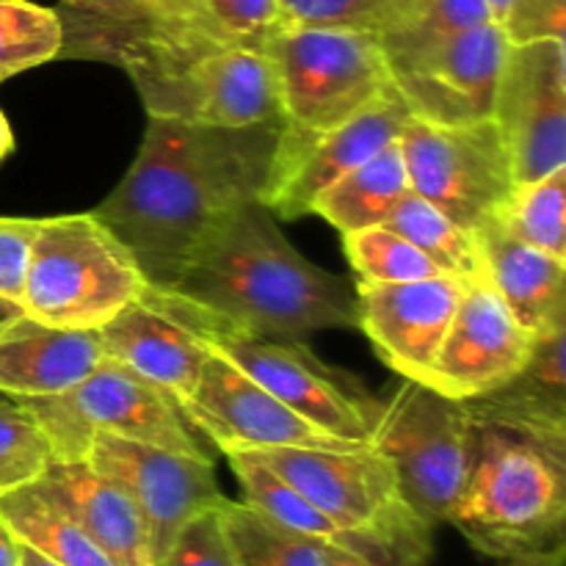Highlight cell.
I'll return each instance as SVG.
<instances>
[{
	"label": "cell",
	"instance_id": "obj_1",
	"mask_svg": "<svg viewBox=\"0 0 566 566\" xmlns=\"http://www.w3.org/2000/svg\"><path fill=\"white\" fill-rule=\"evenodd\" d=\"M276 130L147 116L136 160L92 210L136 254L153 285L230 213L263 199Z\"/></svg>",
	"mask_w": 566,
	"mask_h": 566
},
{
	"label": "cell",
	"instance_id": "obj_2",
	"mask_svg": "<svg viewBox=\"0 0 566 566\" xmlns=\"http://www.w3.org/2000/svg\"><path fill=\"white\" fill-rule=\"evenodd\" d=\"M158 287L213 315L224 335L302 343L357 326V293L296 252L260 202L221 219Z\"/></svg>",
	"mask_w": 566,
	"mask_h": 566
},
{
	"label": "cell",
	"instance_id": "obj_3",
	"mask_svg": "<svg viewBox=\"0 0 566 566\" xmlns=\"http://www.w3.org/2000/svg\"><path fill=\"white\" fill-rule=\"evenodd\" d=\"M66 39L61 55L122 66L142 94L147 116L230 130L282 125L280 86L265 50L227 42H147L105 31Z\"/></svg>",
	"mask_w": 566,
	"mask_h": 566
},
{
	"label": "cell",
	"instance_id": "obj_4",
	"mask_svg": "<svg viewBox=\"0 0 566 566\" xmlns=\"http://www.w3.org/2000/svg\"><path fill=\"white\" fill-rule=\"evenodd\" d=\"M468 473L448 525L481 556L551 551L566 531V440L470 415Z\"/></svg>",
	"mask_w": 566,
	"mask_h": 566
},
{
	"label": "cell",
	"instance_id": "obj_5",
	"mask_svg": "<svg viewBox=\"0 0 566 566\" xmlns=\"http://www.w3.org/2000/svg\"><path fill=\"white\" fill-rule=\"evenodd\" d=\"M296 486L318 512L387 562L429 566L434 528L403 501L390 459L357 448H269L249 451Z\"/></svg>",
	"mask_w": 566,
	"mask_h": 566
},
{
	"label": "cell",
	"instance_id": "obj_6",
	"mask_svg": "<svg viewBox=\"0 0 566 566\" xmlns=\"http://www.w3.org/2000/svg\"><path fill=\"white\" fill-rule=\"evenodd\" d=\"M147 287L136 254L92 210L36 221L20 298L25 315L97 332Z\"/></svg>",
	"mask_w": 566,
	"mask_h": 566
},
{
	"label": "cell",
	"instance_id": "obj_7",
	"mask_svg": "<svg viewBox=\"0 0 566 566\" xmlns=\"http://www.w3.org/2000/svg\"><path fill=\"white\" fill-rule=\"evenodd\" d=\"M263 50L276 72L282 130H332L392 88L370 28L282 22Z\"/></svg>",
	"mask_w": 566,
	"mask_h": 566
},
{
	"label": "cell",
	"instance_id": "obj_8",
	"mask_svg": "<svg viewBox=\"0 0 566 566\" xmlns=\"http://www.w3.org/2000/svg\"><path fill=\"white\" fill-rule=\"evenodd\" d=\"M53 446L55 462L86 459L94 437L147 442L186 453H208L171 396L105 357L86 379L61 396L20 401Z\"/></svg>",
	"mask_w": 566,
	"mask_h": 566
},
{
	"label": "cell",
	"instance_id": "obj_9",
	"mask_svg": "<svg viewBox=\"0 0 566 566\" xmlns=\"http://www.w3.org/2000/svg\"><path fill=\"white\" fill-rule=\"evenodd\" d=\"M470 412L420 381L379 407L370 446L390 459L403 501L429 528L448 525L468 473Z\"/></svg>",
	"mask_w": 566,
	"mask_h": 566
},
{
	"label": "cell",
	"instance_id": "obj_10",
	"mask_svg": "<svg viewBox=\"0 0 566 566\" xmlns=\"http://www.w3.org/2000/svg\"><path fill=\"white\" fill-rule=\"evenodd\" d=\"M412 193L475 232L514 188L512 160L492 119L440 125L409 116L398 136Z\"/></svg>",
	"mask_w": 566,
	"mask_h": 566
},
{
	"label": "cell",
	"instance_id": "obj_11",
	"mask_svg": "<svg viewBox=\"0 0 566 566\" xmlns=\"http://www.w3.org/2000/svg\"><path fill=\"white\" fill-rule=\"evenodd\" d=\"M492 122L509 149L514 186L539 180L566 166L564 39L509 42Z\"/></svg>",
	"mask_w": 566,
	"mask_h": 566
},
{
	"label": "cell",
	"instance_id": "obj_12",
	"mask_svg": "<svg viewBox=\"0 0 566 566\" xmlns=\"http://www.w3.org/2000/svg\"><path fill=\"white\" fill-rule=\"evenodd\" d=\"M97 335L105 357L164 390L180 407L210 357L208 335H224V326L188 298L149 282L147 291Z\"/></svg>",
	"mask_w": 566,
	"mask_h": 566
},
{
	"label": "cell",
	"instance_id": "obj_13",
	"mask_svg": "<svg viewBox=\"0 0 566 566\" xmlns=\"http://www.w3.org/2000/svg\"><path fill=\"white\" fill-rule=\"evenodd\" d=\"M208 340L298 418L343 442L368 446L381 401L326 368L302 343L249 335H208Z\"/></svg>",
	"mask_w": 566,
	"mask_h": 566
},
{
	"label": "cell",
	"instance_id": "obj_14",
	"mask_svg": "<svg viewBox=\"0 0 566 566\" xmlns=\"http://www.w3.org/2000/svg\"><path fill=\"white\" fill-rule=\"evenodd\" d=\"M407 119V105L396 88H390L376 103L332 130L291 133L280 127L269 186L260 205L285 221L310 216L313 202L332 182L398 142Z\"/></svg>",
	"mask_w": 566,
	"mask_h": 566
},
{
	"label": "cell",
	"instance_id": "obj_15",
	"mask_svg": "<svg viewBox=\"0 0 566 566\" xmlns=\"http://www.w3.org/2000/svg\"><path fill=\"white\" fill-rule=\"evenodd\" d=\"M506 50V31L497 22H484L387 61L390 83L409 116L418 119L440 125L492 119Z\"/></svg>",
	"mask_w": 566,
	"mask_h": 566
},
{
	"label": "cell",
	"instance_id": "obj_16",
	"mask_svg": "<svg viewBox=\"0 0 566 566\" xmlns=\"http://www.w3.org/2000/svg\"><path fill=\"white\" fill-rule=\"evenodd\" d=\"M86 462L136 503L153 539L155 566L193 514L224 501L216 481V464L208 453L171 451L119 437H94Z\"/></svg>",
	"mask_w": 566,
	"mask_h": 566
},
{
	"label": "cell",
	"instance_id": "obj_17",
	"mask_svg": "<svg viewBox=\"0 0 566 566\" xmlns=\"http://www.w3.org/2000/svg\"><path fill=\"white\" fill-rule=\"evenodd\" d=\"M180 412L188 426L208 437L221 453L269 448H357L298 418L213 346L197 387L188 401L180 403Z\"/></svg>",
	"mask_w": 566,
	"mask_h": 566
},
{
	"label": "cell",
	"instance_id": "obj_18",
	"mask_svg": "<svg viewBox=\"0 0 566 566\" xmlns=\"http://www.w3.org/2000/svg\"><path fill=\"white\" fill-rule=\"evenodd\" d=\"M534 335L517 324L481 271L464 280L451 326L426 385L453 401H473L506 385L528 363Z\"/></svg>",
	"mask_w": 566,
	"mask_h": 566
},
{
	"label": "cell",
	"instance_id": "obj_19",
	"mask_svg": "<svg viewBox=\"0 0 566 566\" xmlns=\"http://www.w3.org/2000/svg\"><path fill=\"white\" fill-rule=\"evenodd\" d=\"M462 287L464 280L448 274L392 285L357 282V329L374 343L387 368L401 379L426 385Z\"/></svg>",
	"mask_w": 566,
	"mask_h": 566
},
{
	"label": "cell",
	"instance_id": "obj_20",
	"mask_svg": "<svg viewBox=\"0 0 566 566\" xmlns=\"http://www.w3.org/2000/svg\"><path fill=\"white\" fill-rule=\"evenodd\" d=\"M105 359L94 329H64L22 315L0 332V396H61Z\"/></svg>",
	"mask_w": 566,
	"mask_h": 566
},
{
	"label": "cell",
	"instance_id": "obj_21",
	"mask_svg": "<svg viewBox=\"0 0 566 566\" xmlns=\"http://www.w3.org/2000/svg\"><path fill=\"white\" fill-rule=\"evenodd\" d=\"M36 484L116 566H155L153 539L136 503L86 459L53 462Z\"/></svg>",
	"mask_w": 566,
	"mask_h": 566
},
{
	"label": "cell",
	"instance_id": "obj_22",
	"mask_svg": "<svg viewBox=\"0 0 566 566\" xmlns=\"http://www.w3.org/2000/svg\"><path fill=\"white\" fill-rule=\"evenodd\" d=\"M484 274L528 335L566 326V260L509 235L495 219L475 230Z\"/></svg>",
	"mask_w": 566,
	"mask_h": 566
},
{
	"label": "cell",
	"instance_id": "obj_23",
	"mask_svg": "<svg viewBox=\"0 0 566 566\" xmlns=\"http://www.w3.org/2000/svg\"><path fill=\"white\" fill-rule=\"evenodd\" d=\"M566 326L534 337L528 363L514 379L486 396L464 401L473 418L517 426L566 440Z\"/></svg>",
	"mask_w": 566,
	"mask_h": 566
},
{
	"label": "cell",
	"instance_id": "obj_24",
	"mask_svg": "<svg viewBox=\"0 0 566 566\" xmlns=\"http://www.w3.org/2000/svg\"><path fill=\"white\" fill-rule=\"evenodd\" d=\"M412 193L398 142L376 153L357 169L332 182L313 202L310 216H318L340 235L381 227L392 210Z\"/></svg>",
	"mask_w": 566,
	"mask_h": 566
},
{
	"label": "cell",
	"instance_id": "obj_25",
	"mask_svg": "<svg viewBox=\"0 0 566 566\" xmlns=\"http://www.w3.org/2000/svg\"><path fill=\"white\" fill-rule=\"evenodd\" d=\"M224 457L227 462H230L232 475H235L238 484H241L243 503L258 509L260 514L274 520L276 525H285V528L304 536H313V539L329 542V545L343 547V551L359 553V556L381 558L376 556V553H370L365 545H359V542L354 539V536H348L346 531L337 528L324 512H318L296 486H291L280 473H274L263 459H258L249 451H230L224 453Z\"/></svg>",
	"mask_w": 566,
	"mask_h": 566
},
{
	"label": "cell",
	"instance_id": "obj_26",
	"mask_svg": "<svg viewBox=\"0 0 566 566\" xmlns=\"http://www.w3.org/2000/svg\"><path fill=\"white\" fill-rule=\"evenodd\" d=\"M0 514L22 545L61 566H116L92 536L33 481L0 497Z\"/></svg>",
	"mask_w": 566,
	"mask_h": 566
},
{
	"label": "cell",
	"instance_id": "obj_27",
	"mask_svg": "<svg viewBox=\"0 0 566 566\" xmlns=\"http://www.w3.org/2000/svg\"><path fill=\"white\" fill-rule=\"evenodd\" d=\"M219 517L235 566H332L343 553V547L276 525L243 501L224 497Z\"/></svg>",
	"mask_w": 566,
	"mask_h": 566
},
{
	"label": "cell",
	"instance_id": "obj_28",
	"mask_svg": "<svg viewBox=\"0 0 566 566\" xmlns=\"http://www.w3.org/2000/svg\"><path fill=\"white\" fill-rule=\"evenodd\" d=\"M484 22H492L486 0H387L374 33L392 61Z\"/></svg>",
	"mask_w": 566,
	"mask_h": 566
},
{
	"label": "cell",
	"instance_id": "obj_29",
	"mask_svg": "<svg viewBox=\"0 0 566 566\" xmlns=\"http://www.w3.org/2000/svg\"><path fill=\"white\" fill-rule=\"evenodd\" d=\"M385 227H390L392 232L407 238L412 247H418L442 274L459 276V280H473L475 274L484 271L475 232L459 227L457 221L448 219L440 208L426 202L418 193H409L392 210Z\"/></svg>",
	"mask_w": 566,
	"mask_h": 566
},
{
	"label": "cell",
	"instance_id": "obj_30",
	"mask_svg": "<svg viewBox=\"0 0 566 566\" xmlns=\"http://www.w3.org/2000/svg\"><path fill=\"white\" fill-rule=\"evenodd\" d=\"M495 221L517 241L566 260V166L514 186Z\"/></svg>",
	"mask_w": 566,
	"mask_h": 566
},
{
	"label": "cell",
	"instance_id": "obj_31",
	"mask_svg": "<svg viewBox=\"0 0 566 566\" xmlns=\"http://www.w3.org/2000/svg\"><path fill=\"white\" fill-rule=\"evenodd\" d=\"M61 50V11L33 0H0V83L59 59Z\"/></svg>",
	"mask_w": 566,
	"mask_h": 566
},
{
	"label": "cell",
	"instance_id": "obj_32",
	"mask_svg": "<svg viewBox=\"0 0 566 566\" xmlns=\"http://www.w3.org/2000/svg\"><path fill=\"white\" fill-rule=\"evenodd\" d=\"M343 252H346L359 285L418 282L442 274L418 247H412L407 238L385 224L343 235Z\"/></svg>",
	"mask_w": 566,
	"mask_h": 566
},
{
	"label": "cell",
	"instance_id": "obj_33",
	"mask_svg": "<svg viewBox=\"0 0 566 566\" xmlns=\"http://www.w3.org/2000/svg\"><path fill=\"white\" fill-rule=\"evenodd\" d=\"M53 462V446L31 409L0 396V497L39 481Z\"/></svg>",
	"mask_w": 566,
	"mask_h": 566
},
{
	"label": "cell",
	"instance_id": "obj_34",
	"mask_svg": "<svg viewBox=\"0 0 566 566\" xmlns=\"http://www.w3.org/2000/svg\"><path fill=\"white\" fill-rule=\"evenodd\" d=\"M136 25H103L147 42H224L216 36L205 14V0H130Z\"/></svg>",
	"mask_w": 566,
	"mask_h": 566
},
{
	"label": "cell",
	"instance_id": "obj_35",
	"mask_svg": "<svg viewBox=\"0 0 566 566\" xmlns=\"http://www.w3.org/2000/svg\"><path fill=\"white\" fill-rule=\"evenodd\" d=\"M205 14L216 36L227 44L265 48L282 25V0H205Z\"/></svg>",
	"mask_w": 566,
	"mask_h": 566
},
{
	"label": "cell",
	"instance_id": "obj_36",
	"mask_svg": "<svg viewBox=\"0 0 566 566\" xmlns=\"http://www.w3.org/2000/svg\"><path fill=\"white\" fill-rule=\"evenodd\" d=\"M219 506L193 514L169 542L158 566H235L221 528Z\"/></svg>",
	"mask_w": 566,
	"mask_h": 566
},
{
	"label": "cell",
	"instance_id": "obj_37",
	"mask_svg": "<svg viewBox=\"0 0 566 566\" xmlns=\"http://www.w3.org/2000/svg\"><path fill=\"white\" fill-rule=\"evenodd\" d=\"M387 0H282V20L293 25H348L374 31Z\"/></svg>",
	"mask_w": 566,
	"mask_h": 566
},
{
	"label": "cell",
	"instance_id": "obj_38",
	"mask_svg": "<svg viewBox=\"0 0 566 566\" xmlns=\"http://www.w3.org/2000/svg\"><path fill=\"white\" fill-rule=\"evenodd\" d=\"M39 219L22 216H0V296L22 298V280H25L28 249L36 232Z\"/></svg>",
	"mask_w": 566,
	"mask_h": 566
},
{
	"label": "cell",
	"instance_id": "obj_39",
	"mask_svg": "<svg viewBox=\"0 0 566 566\" xmlns=\"http://www.w3.org/2000/svg\"><path fill=\"white\" fill-rule=\"evenodd\" d=\"M566 0H517L509 14L506 31L509 42H542V39H564Z\"/></svg>",
	"mask_w": 566,
	"mask_h": 566
},
{
	"label": "cell",
	"instance_id": "obj_40",
	"mask_svg": "<svg viewBox=\"0 0 566 566\" xmlns=\"http://www.w3.org/2000/svg\"><path fill=\"white\" fill-rule=\"evenodd\" d=\"M61 14L75 20L105 22V25H136V11L130 0H61Z\"/></svg>",
	"mask_w": 566,
	"mask_h": 566
},
{
	"label": "cell",
	"instance_id": "obj_41",
	"mask_svg": "<svg viewBox=\"0 0 566 566\" xmlns=\"http://www.w3.org/2000/svg\"><path fill=\"white\" fill-rule=\"evenodd\" d=\"M566 564V542L551 547V551L525 553V556L503 558L501 566H564Z\"/></svg>",
	"mask_w": 566,
	"mask_h": 566
},
{
	"label": "cell",
	"instance_id": "obj_42",
	"mask_svg": "<svg viewBox=\"0 0 566 566\" xmlns=\"http://www.w3.org/2000/svg\"><path fill=\"white\" fill-rule=\"evenodd\" d=\"M0 566H20V539L0 514Z\"/></svg>",
	"mask_w": 566,
	"mask_h": 566
},
{
	"label": "cell",
	"instance_id": "obj_43",
	"mask_svg": "<svg viewBox=\"0 0 566 566\" xmlns=\"http://www.w3.org/2000/svg\"><path fill=\"white\" fill-rule=\"evenodd\" d=\"M332 566H423V564L385 562V558H370V556H359V553H352V551H343L337 553V558L332 562Z\"/></svg>",
	"mask_w": 566,
	"mask_h": 566
},
{
	"label": "cell",
	"instance_id": "obj_44",
	"mask_svg": "<svg viewBox=\"0 0 566 566\" xmlns=\"http://www.w3.org/2000/svg\"><path fill=\"white\" fill-rule=\"evenodd\" d=\"M22 315H25L22 302H17V298L11 296H0V332L9 329V326L14 324L17 318H22Z\"/></svg>",
	"mask_w": 566,
	"mask_h": 566
},
{
	"label": "cell",
	"instance_id": "obj_45",
	"mask_svg": "<svg viewBox=\"0 0 566 566\" xmlns=\"http://www.w3.org/2000/svg\"><path fill=\"white\" fill-rule=\"evenodd\" d=\"M11 153H14V130H11L9 119H6L3 111H0V164H3Z\"/></svg>",
	"mask_w": 566,
	"mask_h": 566
},
{
	"label": "cell",
	"instance_id": "obj_46",
	"mask_svg": "<svg viewBox=\"0 0 566 566\" xmlns=\"http://www.w3.org/2000/svg\"><path fill=\"white\" fill-rule=\"evenodd\" d=\"M514 3H517V0H486V6H490L492 22H497L501 28L506 25V20H509V14H512Z\"/></svg>",
	"mask_w": 566,
	"mask_h": 566
},
{
	"label": "cell",
	"instance_id": "obj_47",
	"mask_svg": "<svg viewBox=\"0 0 566 566\" xmlns=\"http://www.w3.org/2000/svg\"><path fill=\"white\" fill-rule=\"evenodd\" d=\"M20 566H61V564L50 562L48 556H42L39 551H33V547L22 545L20 542Z\"/></svg>",
	"mask_w": 566,
	"mask_h": 566
}]
</instances>
